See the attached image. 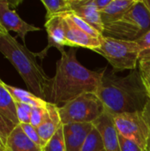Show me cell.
<instances>
[{
	"instance_id": "6da1fadb",
	"label": "cell",
	"mask_w": 150,
	"mask_h": 151,
	"mask_svg": "<svg viewBox=\"0 0 150 151\" xmlns=\"http://www.w3.org/2000/svg\"><path fill=\"white\" fill-rule=\"evenodd\" d=\"M105 71L95 72L83 66L76 58V50L72 48L61 53L57 61L56 73L51 78L48 97L51 104H66L74 98L97 91Z\"/></svg>"
},
{
	"instance_id": "7a4b0ae2",
	"label": "cell",
	"mask_w": 150,
	"mask_h": 151,
	"mask_svg": "<svg viewBox=\"0 0 150 151\" xmlns=\"http://www.w3.org/2000/svg\"><path fill=\"white\" fill-rule=\"evenodd\" d=\"M95 95L112 117L142 111L150 100L144 78L137 69L126 76L104 73Z\"/></svg>"
},
{
	"instance_id": "3957f363",
	"label": "cell",
	"mask_w": 150,
	"mask_h": 151,
	"mask_svg": "<svg viewBox=\"0 0 150 151\" xmlns=\"http://www.w3.org/2000/svg\"><path fill=\"white\" fill-rule=\"evenodd\" d=\"M0 52L17 70L28 91L43 100L47 99L51 78L37 62L36 54L9 33L0 37Z\"/></svg>"
},
{
	"instance_id": "277c9868",
	"label": "cell",
	"mask_w": 150,
	"mask_h": 151,
	"mask_svg": "<svg viewBox=\"0 0 150 151\" xmlns=\"http://www.w3.org/2000/svg\"><path fill=\"white\" fill-rule=\"evenodd\" d=\"M149 31V11L142 0H138L120 19L104 25L103 35L134 42Z\"/></svg>"
},
{
	"instance_id": "5b68a950",
	"label": "cell",
	"mask_w": 150,
	"mask_h": 151,
	"mask_svg": "<svg viewBox=\"0 0 150 151\" xmlns=\"http://www.w3.org/2000/svg\"><path fill=\"white\" fill-rule=\"evenodd\" d=\"M94 51L103 56L115 70L133 71L136 70L139 64L141 50L135 41L103 36L101 40V45Z\"/></svg>"
},
{
	"instance_id": "8992f818",
	"label": "cell",
	"mask_w": 150,
	"mask_h": 151,
	"mask_svg": "<svg viewBox=\"0 0 150 151\" xmlns=\"http://www.w3.org/2000/svg\"><path fill=\"white\" fill-rule=\"evenodd\" d=\"M104 112V106L95 93L83 94L59 107L63 125L93 123Z\"/></svg>"
},
{
	"instance_id": "52a82bcc",
	"label": "cell",
	"mask_w": 150,
	"mask_h": 151,
	"mask_svg": "<svg viewBox=\"0 0 150 151\" xmlns=\"http://www.w3.org/2000/svg\"><path fill=\"white\" fill-rule=\"evenodd\" d=\"M118 134L134 142L143 151H147L149 144V130L141 111L122 113L113 117Z\"/></svg>"
},
{
	"instance_id": "ba28073f",
	"label": "cell",
	"mask_w": 150,
	"mask_h": 151,
	"mask_svg": "<svg viewBox=\"0 0 150 151\" xmlns=\"http://www.w3.org/2000/svg\"><path fill=\"white\" fill-rule=\"evenodd\" d=\"M20 3L21 1L0 0V23L8 33L9 31L17 33L18 36L23 42H25L26 35L29 32L40 31L42 28L26 22L19 17L15 10H11L10 8L11 5L16 7Z\"/></svg>"
},
{
	"instance_id": "9c48e42d",
	"label": "cell",
	"mask_w": 150,
	"mask_h": 151,
	"mask_svg": "<svg viewBox=\"0 0 150 151\" xmlns=\"http://www.w3.org/2000/svg\"><path fill=\"white\" fill-rule=\"evenodd\" d=\"M64 19V29L66 46L72 48L82 47L91 50H95L101 45V40L89 35L78 27L73 21L66 15V12L61 13Z\"/></svg>"
},
{
	"instance_id": "30bf717a",
	"label": "cell",
	"mask_w": 150,
	"mask_h": 151,
	"mask_svg": "<svg viewBox=\"0 0 150 151\" xmlns=\"http://www.w3.org/2000/svg\"><path fill=\"white\" fill-rule=\"evenodd\" d=\"M44 27L48 35V45L41 52L35 53L37 58H40L41 60H43L45 58L50 48L54 47L57 49L60 53H62L65 51L64 47L66 46L64 29V19L61 13L54 15L51 18L46 19Z\"/></svg>"
},
{
	"instance_id": "8fae6325",
	"label": "cell",
	"mask_w": 150,
	"mask_h": 151,
	"mask_svg": "<svg viewBox=\"0 0 150 151\" xmlns=\"http://www.w3.org/2000/svg\"><path fill=\"white\" fill-rule=\"evenodd\" d=\"M93 128V123H72L63 125L66 151L81 150L87 136Z\"/></svg>"
},
{
	"instance_id": "7c38bea8",
	"label": "cell",
	"mask_w": 150,
	"mask_h": 151,
	"mask_svg": "<svg viewBox=\"0 0 150 151\" xmlns=\"http://www.w3.org/2000/svg\"><path fill=\"white\" fill-rule=\"evenodd\" d=\"M71 11L100 33H103L104 24L95 0H71Z\"/></svg>"
},
{
	"instance_id": "4fadbf2b",
	"label": "cell",
	"mask_w": 150,
	"mask_h": 151,
	"mask_svg": "<svg viewBox=\"0 0 150 151\" xmlns=\"http://www.w3.org/2000/svg\"><path fill=\"white\" fill-rule=\"evenodd\" d=\"M94 127L102 135L104 150L121 151L118 134L113 122V117L106 111L95 121L93 122Z\"/></svg>"
},
{
	"instance_id": "5bb4252c",
	"label": "cell",
	"mask_w": 150,
	"mask_h": 151,
	"mask_svg": "<svg viewBox=\"0 0 150 151\" xmlns=\"http://www.w3.org/2000/svg\"><path fill=\"white\" fill-rule=\"evenodd\" d=\"M46 109L47 117L36 129L42 140L47 144L63 124L59 114V107L57 104L48 102Z\"/></svg>"
},
{
	"instance_id": "9a60e30c",
	"label": "cell",
	"mask_w": 150,
	"mask_h": 151,
	"mask_svg": "<svg viewBox=\"0 0 150 151\" xmlns=\"http://www.w3.org/2000/svg\"><path fill=\"white\" fill-rule=\"evenodd\" d=\"M7 151H41L40 147L34 144L25 134L20 125H18L10 134L7 142Z\"/></svg>"
},
{
	"instance_id": "2e32d148",
	"label": "cell",
	"mask_w": 150,
	"mask_h": 151,
	"mask_svg": "<svg viewBox=\"0 0 150 151\" xmlns=\"http://www.w3.org/2000/svg\"><path fill=\"white\" fill-rule=\"evenodd\" d=\"M138 0H111L110 4L100 11V15L104 25L120 19Z\"/></svg>"
},
{
	"instance_id": "e0dca14e",
	"label": "cell",
	"mask_w": 150,
	"mask_h": 151,
	"mask_svg": "<svg viewBox=\"0 0 150 151\" xmlns=\"http://www.w3.org/2000/svg\"><path fill=\"white\" fill-rule=\"evenodd\" d=\"M4 82L0 81V114L9 119L14 125H19L15 102L4 86Z\"/></svg>"
},
{
	"instance_id": "ac0fdd59",
	"label": "cell",
	"mask_w": 150,
	"mask_h": 151,
	"mask_svg": "<svg viewBox=\"0 0 150 151\" xmlns=\"http://www.w3.org/2000/svg\"><path fill=\"white\" fill-rule=\"evenodd\" d=\"M4 86L15 102L23 103V104H28L32 107H42V108H44L47 105V103H48L47 101L36 96L35 95H34L33 93H31L27 90H24V89H21L19 88H15V87L10 86L7 84H4Z\"/></svg>"
},
{
	"instance_id": "d6986e66",
	"label": "cell",
	"mask_w": 150,
	"mask_h": 151,
	"mask_svg": "<svg viewBox=\"0 0 150 151\" xmlns=\"http://www.w3.org/2000/svg\"><path fill=\"white\" fill-rule=\"evenodd\" d=\"M42 3L46 9V19L54 15L71 11V0H42Z\"/></svg>"
},
{
	"instance_id": "ffe728a7",
	"label": "cell",
	"mask_w": 150,
	"mask_h": 151,
	"mask_svg": "<svg viewBox=\"0 0 150 151\" xmlns=\"http://www.w3.org/2000/svg\"><path fill=\"white\" fill-rule=\"evenodd\" d=\"M104 146L102 135L99 131L94 127L91 132L87 136L80 151H103Z\"/></svg>"
},
{
	"instance_id": "44dd1931",
	"label": "cell",
	"mask_w": 150,
	"mask_h": 151,
	"mask_svg": "<svg viewBox=\"0 0 150 151\" xmlns=\"http://www.w3.org/2000/svg\"><path fill=\"white\" fill-rule=\"evenodd\" d=\"M66 15L73 21V23L78 27H80L82 31H84L85 33L88 34L89 35H91L93 37H95V38H98V39H102L103 37L102 33H100L98 30H96L95 28L91 27L89 24H88L86 21H84L81 18L77 16L73 12H72V11L66 12Z\"/></svg>"
},
{
	"instance_id": "7402d4cb",
	"label": "cell",
	"mask_w": 150,
	"mask_h": 151,
	"mask_svg": "<svg viewBox=\"0 0 150 151\" xmlns=\"http://www.w3.org/2000/svg\"><path fill=\"white\" fill-rule=\"evenodd\" d=\"M42 151H66L65 139H64V131L63 125L58 128L53 137L48 142Z\"/></svg>"
},
{
	"instance_id": "603a6c76",
	"label": "cell",
	"mask_w": 150,
	"mask_h": 151,
	"mask_svg": "<svg viewBox=\"0 0 150 151\" xmlns=\"http://www.w3.org/2000/svg\"><path fill=\"white\" fill-rule=\"evenodd\" d=\"M15 127L16 125H14L9 119L4 118L2 114H0V149L1 150L6 149L7 139Z\"/></svg>"
},
{
	"instance_id": "cb8c5ba5",
	"label": "cell",
	"mask_w": 150,
	"mask_h": 151,
	"mask_svg": "<svg viewBox=\"0 0 150 151\" xmlns=\"http://www.w3.org/2000/svg\"><path fill=\"white\" fill-rule=\"evenodd\" d=\"M135 42L141 50L139 63L142 61H150V31Z\"/></svg>"
},
{
	"instance_id": "d4e9b609",
	"label": "cell",
	"mask_w": 150,
	"mask_h": 151,
	"mask_svg": "<svg viewBox=\"0 0 150 151\" xmlns=\"http://www.w3.org/2000/svg\"><path fill=\"white\" fill-rule=\"evenodd\" d=\"M15 106H16L17 117L19 124H30L33 107L19 102H15Z\"/></svg>"
},
{
	"instance_id": "484cf974",
	"label": "cell",
	"mask_w": 150,
	"mask_h": 151,
	"mask_svg": "<svg viewBox=\"0 0 150 151\" xmlns=\"http://www.w3.org/2000/svg\"><path fill=\"white\" fill-rule=\"evenodd\" d=\"M19 125L22 127L23 131L25 132V134L27 135V137L34 144H36L42 150L45 147L46 143L42 140V138L40 137V135L37 132V129L35 127H34L31 124H19Z\"/></svg>"
},
{
	"instance_id": "4316f807",
	"label": "cell",
	"mask_w": 150,
	"mask_h": 151,
	"mask_svg": "<svg viewBox=\"0 0 150 151\" xmlns=\"http://www.w3.org/2000/svg\"><path fill=\"white\" fill-rule=\"evenodd\" d=\"M47 106V105H46ZM47 117V109L46 107H33L32 113H31V119H30V124L37 128L39 126L42 124V122L45 120Z\"/></svg>"
},
{
	"instance_id": "83f0119b",
	"label": "cell",
	"mask_w": 150,
	"mask_h": 151,
	"mask_svg": "<svg viewBox=\"0 0 150 151\" xmlns=\"http://www.w3.org/2000/svg\"><path fill=\"white\" fill-rule=\"evenodd\" d=\"M118 140L121 151H143L134 142L126 139L120 134H118Z\"/></svg>"
},
{
	"instance_id": "f1b7e54d",
	"label": "cell",
	"mask_w": 150,
	"mask_h": 151,
	"mask_svg": "<svg viewBox=\"0 0 150 151\" xmlns=\"http://www.w3.org/2000/svg\"><path fill=\"white\" fill-rule=\"evenodd\" d=\"M141 113H142V117L144 119V121H145V123L148 127V130H149V144H148L147 151H150V100L146 104V106L143 109V111H141Z\"/></svg>"
},
{
	"instance_id": "f546056e",
	"label": "cell",
	"mask_w": 150,
	"mask_h": 151,
	"mask_svg": "<svg viewBox=\"0 0 150 151\" xmlns=\"http://www.w3.org/2000/svg\"><path fill=\"white\" fill-rule=\"evenodd\" d=\"M111 2V0H95V4L99 11H102L104 8H106Z\"/></svg>"
},
{
	"instance_id": "4dcf8cb0",
	"label": "cell",
	"mask_w": 150,
	"mask_h": 151,
	"mask_svg": "<svg viewBox=\"0 0 150 151\" xmlns=\"http://www.w3.org/2000/svg\"><path fill=\"white\" fill-rule=\"evenodd\" d=\"M140 70L142 72L145 71H150V61H142L139 63Z\"/></svg>"
},
{
	"instance_id": "1f68e13d",
	"label": "cell",
	"mask_w": 150,
	"mask_h": 151,
	"mask_svg": "<svg viewBox=\"0 0 150 151\" xmlns=\"http://www.w3.org/2000/svg\"><path fill=\"white\" fill-rule=\"evenodd\" d=\"M140 71H141V70H140ZM141 73H142L143 77H144L147 81H150V71H145V72L141 71Z\"/></svg>"
},
{
	"instance_id": "d6a6232c",
	"label": "cell",
	"mask_w": 150,
	"mask_h": 151,
	"mask_svg": "<svg viewBox=\"0 0 150 151\" xmlns=\"http://www.w3.org/2000/svg\"><path fill=\"white\" fill-rule=\"evenodd\" d=\"M6 34H8V32L5 30V28H4V27L1 25V23H0V37L5 35Z\"/></svg>"
},
{
	"instance_id": "836d02e7",
	"label": "cell",
	"mask_w": 150,
	"mask_h": 151,
	"mask_svg": "<svg viewBox=\"0 0 150 151\" xmlns=\"http://www.w3.org/2000/svg\"><path fill=\"white\" fill-rule=\"evenodd\" d=\"M142 74V73H141ZM143 76V75H142ZM144 78V77H143ZM144 81H145V83H146V86H147V89H148V92H149V99H150V81H147L145 78H144Z\"/></svg>"
},
{
	"instance_id": "e575fe53",
	"label": "cell",
	"mask_w": 150,
	"mask_h": 151,
	"mask_svg": "<svg viewBox=\"0 0 150 151\" xmlns=\"http://www.w3.org/2000/svg\"><path fill=\"white\" fill-rule=\"evenodd\" d=\"M142 1H143L144 4L147 6V8L149 9V11L150 12V0H142Z\"/></svg>"
},
{
	"instance_id": "d590c367",
	"label": "cell",
	"mask_w": 150,
	"mask_h": 151,
	"mask_svg": "<svg viewBox=\"0 0 150 151\" xmlns=\"http://www.w3.org/2000/svg\"><path fill=\"white\" fill-rule=\"evenodd\" d=\"M1 150H1V149H0V151H1Z\"/></svg>"
},
{
	"instance_id": "8d00e7d4",
	"label": "cell",
	"mask_w": 150,
	"mask_h": 151,
	"mask_svg": "<svg viewBox=\"0 0 150 151\" xmlns=\"http://www.w3.org/2000/svg\"><path fill=\"white\" fill-rule=\"evenodd\" d=\"M41 151H42V150H41Z\"/></svg>"
},
{
	"instance_id": "74e56055",
	"label": "cell",
	"mask_w": 150,
	"mask_h": 151,
	"mask_svg": "<svg viewBox=\"0 0 150 151\" xmlns=\"http://www.w3.org/2000/svg\"><path fill=\"white\" fill-rule=\"evenodd\" d=\"M103 151H105V150H103Z\"/></svg>"
},
{
	"instance_id": "f35d334b",
	"label": "cell",
	"mask_w": 150,
	"mask_h": 151,
	"mask_svg": "<svg viewBox=\"0 0 150 151\" xmlns=\"http://www.w3.org/2000/svg\"><path fill=\"white\" fill-rule=\"evenodd\" d=\"M0 81H1V80H0Z\"/></svg>"
}]
</instances>
